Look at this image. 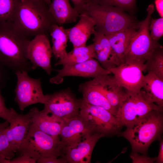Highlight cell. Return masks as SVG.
Wrapping results in <instances>:
<instances>
[{
  "label": "cell",
  "instance_id": "1",
  "mask_svg": "<svg viewBox=\"0 0 163 163\" xmlns=\"http://www.w3.org/2000/svg\"><path fill=\"white\" fill-rule=\"evenodd\" d=\"M51 3L45 0H18L12 23L28 37L48 36L56 24L50 11Z\"/></svg>",
  "mask_w": 163,
  "mask_h": 163
},
{
  "label": "cell",
  "instance_id": "2",
  "mask_svg": "<svg viewBox=\"0 0 163 163\" xmlns=\"http://www.w3.org/2000/svg\"><path fill=\"white\" fill-rule=\"evenodd\" d=\"M30 41L12 22H0V62L10 71L15 73L32 70L27 56Z\"/></svg>",
  "mask_w": 163,
  "mask_h": 163
},
{
  "label": "cell",
  "instance_id": "3",
  "mask_svg": "<svg viewBox=\"0 0 163 163\" xmlns=\"http://www.w3.org/2000/svg\"><path fill=\"white\" fill-rule=\"evenodd\" d=\"M126 129L117 135L130 143L132 152L146 154L155 141L161 140L163 129V111L154 110L125 126Z\"/></svg>",
  "mask_w": 163,
  "mask_h": 163
},
{
  "label": "cell",
  "instance_id": "4",
  "mask_svg": "<svg viewBox=\"0 0 163 163\" xmlns=\"http://www.w3.org/2000/svg\"><path fill=\"white\" fill-rule=\"evenodd\" d=\"M82 13L94 19L95 30L106 36L128 28L138 29L141 22L119 8L90 2L86 3Z\"/></svg>",
  "mask_w": 163,
  "mask_h": 163
},
{
  "label": "cell",
  "instance_id": "5",
  "mask_svg": "<svg viewBox=\"0 0 163 163\" xmlns=\"http://www.w3.org/2000/svg\"><path fill=\"white\" fill-rule=\"evenodd\" d=\"M18 152L21 155H28L37 161L43 157L65 158L59 137L52 136L41 131L31 122Z\"/></svg>",
  "mask_w": 163,
  "mask_h": 163
},
{
  "label": "cell",
  "instance_id": "6",
  "mask_svg": "<svg viewBox=\"0 0 163 163\" xmlns=\"http://www.w3.org/2000/svg\"><path fill=\"white\" fill-rule=\"evenodd\" d=\"M154 10L153 4L149 5L147 8V16L141 21L129 46L123 62L144 64L160 45L158 42L153 40L150 35L149 26Z\"/></svg>",
  "mask_w": 163,
  "mask_h": 163
},
{
  "label": "cell",
  "instance_id": "7",
  "mask_svg": "<svg viewBox=\"0 0 163 163\" xmlns=\"http://www.w3.org/2000/svg\"><path fill=\"white\" fill-rule=\"evenodd\" d=\"M79 116L87 129L104 137L117 134L121 128L115 116L104 108L92 105L82 99Z\"/></svg>",
  "mask_w": 163,
  "mask_h": 163
},
{
  "label": "cell",
  "instance_id": "8",
  "mask_svg": "<svg viewBox=\"0 0 163 163\" xmlns=\"http://www.w3.org/2000/svg\"><path fill=\"white\" fill-rule=\"evenodd\" d=\"M26 71L14 73L17 82L14 89V100L20 110L23 111L30 105L41 103L44 104L46 99L41 86V78L30 77Z\"/></svg>",
  "mask_w": 163,
  "mask_h": 163
},
{
  "label": "cell",
  "instance_id": "9",
  "mask_svg": "<svg viewBox=\"0 0 163 163\" xmlns=\"http://www.w3.org/2000/svg\"><path fill=\"white\" fill-rule=\"evenodd\" d=\"M46 95L45 110L65 120L79 116L81 100L70 88Z\"/></svg>",
  "mask_w": 163,
  "mask_h": 163
},
{
  "label": "cell",
  "instance_id": "10",
  "mask_svg": "<svg viewBox=\"0 0 163 163\" xmlns=\"http://www.w3.org/2000/svg\"><path fill=\"white\" fill-rule=\"evenodd\" d=\"M127 92L126 98L118 109L115 116L121 128L151 111L156 110L163 111V107L148 101L140 92Z\"/></svg>",
  "mask_w": 163,
  "mask_h": 163
},
{
  "label": "cell",
  "instance_id": "11",
  "mask_svg": "<svg viewBox=\"0 0 163 163\" xmlns=\"http://www.w3.org/2000/svg\"><path fill=\"white\" fill-rule=\"evenodd\" d=\"M52 54L48 35L35 36L30 41L27 53V58L31 64L32 70L41 68L50 75L53 70L51 61Z\"/></svg>",
  "mask_w": 163,
  "mask_h": 163
},
{
  "label": "cell",
  "instance_id": "12",
  "mask_svg": "<svg viewBox=\"0 0 163 163\" xmlns=\"http://www.w3.org/2000/svg\"><path fill=\"white\" fill-rule=\"evenodd\" d=\"M145 69L144 64L123 62L108 69L117 82L128 91L139 92Z\"/></svg>",
  "mask_w": 163,
  "mask_h": 163
},
{
  "label": "cell",
  "instance_id": "13",
  "mask_svg": "<svg viewBox=\"0 0 163 163\" xmlns=\"http://www.w3.org/2000/svg\"><path fill=\"white\" fill-rule=\"evenodd\" d=\"M62 66V69L56 70L57 74L50 79V83L60 84L63 81L64 78L68 76L94 78L102 75L111 73L109 70L102 67L98 61L94 58L82 62Z\"/></svg>",
  "mask_w": 163,
  "mask_h": 163
},
{
  "label": "cell",
  "instance_id": "14",
  "mask_svg": "<svg viewBox=\"0 0 163 163\" xmlns=\"http://www.w3.org/2000/svg\"><path fill=\"white\" fill-rule=\"evenodd\" d=\"M102 134L88 130L74 146L64 151L67 163H89L92 151Z\"/></svg>",
  "mask_w": 163,
  "mask_h": 163
},
{
  "label": "cell",
  "instance_id": "15",
  "mask_svg": "<svg viewBox=\"0 0 163 163\" xmlns=\"http://www.w3.org/2000/svg\"><path fill=\"white\" fill-rule=\"evenodd\" d=\"M110 74L100 75L90 82L117 111L126 98L128 93L117 82L114 76Z\"/></svg>",
  "mask_w": 163,
  "mask_h": 163
},
{
  "label": "cell",
  "instance_id": "16",
  "mask_svg": "<svg viewBox=\"0 0 163 163\" xmlns=\"http://www.w3.org/2000/svg\"><path fill=\"white\" fill-rule=\"evenodd\" d=\"M31 122L41 131L55 137H59L65 120L60 118L44 109L40 111L34 107L29 110Z\"/></svg>",
  "mask_w": 163,
  "mask_h": 163
},
{
  "label": "cell",
  "instance_id": "17",
  "mask_svg": "<svg viewBox=\"0 0 163 163\" xmlns=\"http://www.w3.org/2000/svg\"><path fill=\"white\" fill-rule=\"evenodd\" d=\"M31 123L30 111L24 114L17 112L10 125L5 129V133L9 143L15 153L26 137Z\"/></svg>",
  "mask_w": 163,
  "mask_h": 163
},
{
  "label": "cell",
  "instance_id": "18",
  "mask_svg": "<svg viewBox=\"0 0 163 163\" xmlns=\"http://www.w3.org/2000/svg\"><path fill=\"white\" fill-rule=\"evenodd\" d=\"M79 20L73 27L65 29L74 48L85 46L86 42L94 30L95 23L94 19L85 13L79 14Z\"/></svg>",
  "mask_w": 163,
  "mask_h": 163
},
{
  "label": "cell",
  "instance_id": "19",
  "mask_svg": "<svg viewBox=\"0 0 163 163\" xmlns=\"http://www.w3.org/2000/svg\"><path fill=\"white\" fill-rule=\"evenodd\" d=\"M88 130L85 123L79 115L65 120L59 136L64 153L66 149L72 147L76 144Z\"/></svg>",
  "mask_w": 163,
  "mask_h": 163
},
{
  "label": "cell",
  "instance_id": "20",
  "mask_svg": "<svg viewBox=\"0 0 163 163\" xmlns=\"http://www.w3.org/2000/svg\"><path fill=\"white\" fill-rule=\"evenodd\" d=\"M140 93L148 101L163 107V80L154 73L144 75Z\"/></svg>",
  "mask_w": 163,
  "mask_h": 163
},
{
  "label": "cell",
  "instance_id": "21",
  "mask_svg": "<svg viewBox=\"0 0 163 163\" xmlns=\"http://www.w3.org/2000/svg\"><path fill=\"white\" fill-rule=\"evenodd\" d=\"M93 34L100 44L101 50L96 54L95 58L102 67L108 70L119 65L121 63L112 49L107 36L95 30Z\"/></svg>",
  "mask_w": 163,
  "mask_h": 163
},
{
  "label": "cell",
  "instance_id": "22",
  "mask_svg": "<svg viewBox=\"0 0 163 163\" xmlns=\"http://www.w3.org/2000/svg\"><path fill=\"white\" fill-rule=\"evenodd\" d=\"M49 9L59 25L75 22L79 18V14L71 7L69 0H53Z\"/></svg>",
  "mask_w": 163,
  "mask_h": 163
},
{
  "label": "cell",
  "instance_id": "23",
  "mask_svg": "<svg viewBox=\"0 0 163 163\" xmlns=\"http://www.w3.org/2000/svg\"><path fill=\"white\" fill-rule=\"evenodd\" d=\"M78 90L82 95V99L83 101L103 107L116 116L117 110L111 105L104 96L94 87L90 81L80 85Z\"/></svg>",
  "mask_w": 163,
  "mask_h": 163
},
{
  "label": "cell",
  "instance_id": "24",
  "mask_svg": "<svg viewBox=\"0 0 163 163\" xmlns=\"http://www.w3.org/2000/svg\"><path fill=\"white\" fill-rule=\"evenodd\" d=\"M137 29L128 28L106 36L121 63L123 62L129 46Z\"/></svg>",
  "mask_w": 163,
  "mask_h": 163
},
{
  "label": "cell",
  "instance_id": "25",
  "mask_svg": "<svg viewBox=\"0 0 163 163\" xmlns=\"http://www.w3.org/2000/svg\"><path fill=\"white\" fill-rule=\"evenodd\" d=\"M50 34L53 43L52 53L55 59L59 60L64 58L67 54L66 48L69 39L65 29L56 24L52 27Z\"/></svg>",
  "mask_w": 163,
  "mask_h": 163
},
{
  "label": "cell",
  "instance_id": "26",
  "mask_svg": "<svg viewBox=\"0 0 163 163\" xmlns=\"http://www.w3.org/2000/svg\"><path fill=\"white\" fill-rule=\"evenodd\" d=\"M96 55L93 43L87 46L77 47L67 53L65 58L59 60L54 65L63 66L82 62L91 58H95Z\"/></svg>",
  "mask_w": 163,
  "mask_h": 163
},
{
  "label": "cell",
  "instance_id": "27",
  "mask_svg": "<svg viewBox=\"0 0 163 163\" xmlns=\"http://www.w3.org/2000/svg\"><path fill=\"white\" fill-rule=\"evenodd\" d=\"M144 72H152L163 80V48L160 45L145 63Z\"/></svg>",
  "mask_w": 163,
  "mask_h": 163
},
{
  "label": "cell",
  "instance_id": "28",
  "mask_svg": "<svg viewBox=\"0 0 163 163\" xmlns=\"http://www.w3.org/2000/svg\"><path fill=\"white\" fill-rule=\"evenodd\" d=\"M18 0H0V22H12Z\"/></svg>",
  "mask_w": 163,
  "mask_h": 163
},
{
  "label": "cell",
  "instance_id": "29",
  "mask_svg": "<svg viewBox=\"0 0 163 163\" xmlns=\"http://www.w3.org/2000/svg\"><path fill=\"white\" fill-rule=\"evenodd\" d=\"M136 1V0H90L88 3L115 7L131 12L135 9Z\"/></svg>",
  "mask_w": 163,
  "mask_h": 163
},
{
  "label": "cell",
  "instance_id": "30",
  "mask_svg": "<svg viewBox=\"0 0 163 163\" xmlns=\"http://www.w3.org/2000/svg\"><path fill=\"white\" fill-rule=\"evenodd\" d=\"M6 128L0 129V158L11 159L14 158L15 153L11 146L5 134Z\"/></svg>",
  "mask_w": 163,
  "mask_h": 163
},
{
  "label": "cell",
  "instance_id": "31",
  "mask_svg": "<svg viewBox=\"0 0 163 163\" xmlns=\"http://www.w3.org/2000/svg\"><path fill=\"white\" fill-rule=\"evenodd\" d=\"M149 30L151 39L154 41L158 42L163 35V18H151Z\"/></svg>",
  "mask_w": 163,
  "mask_h": 163
},
{
  "label": "cell",
  "instance_id": "32",
  "mask_svg": "<svg viewBox=\"0 0 163 163\" xmlns=\"http://www.w3.org/2000/svg\"><path fill=\"white\" fill-rule=\"evenodd\" d=\"M0 87V117L8 121L10 123L17 112L13 108H7L5 105V100L2 95Z\"/></svg>",
  "mask_w": 163,
  "mask_h": 163
},
{
  "label": "cell",
  "instance_id": "33",
  "mask_svg": "<svg viewBox=\"0 0 163 163\" xmlns=\"http://www.w3.org/2000/svg\"><path fill=\"white\" fill-rule=\"evenodd\" d=\"M130 157L133 163H152L156 159V157L152 158L145 155H140L135 152H132Z\"/></svg>",
  "mask_w": 163,
  "mask_h": 163
},
{
  "label": "cell",
  "instance_id": "34",
  "mask_svg": "<svg viewBox=\"0 0 163 163\" xmlns=\"http://www.w3.org/2000/svg\"><path fill=\"white\" fill-rule=\"evenodd\" d=\"M10 71L0 62V87L5 88L11 79Z\"/></svg>",
  "mask_w": 163,
  "mask_h": 163
},
{
  "label": "cell",
  "instance_id": "35",
  "mask_svg": "<svg viewBox=\"0 0 163 163\" xmlns=\"http://www.w3.org/2000/svg\"><path fill=\"white\" fill-rule=\"evenodd\" d=\"M38 163H66L67 160L64 157H49L42 158L37 161Z\"/></svg>",
  "mask_w": 163,
  "mask_h": 163
},
{
  "label": "cell",
  "instance_id": "36",
  "mask_svg": "<svg viewBox=\"0 0 163 163\" xmlns=\"http://www.w3.org/2000/svg\"><path fill=\"white\" fill-rule=\"evenodd\" d=\"M37 161L29 156L24 155H21L16 158L9 159V163H35Z\"/></svg>",
  "mask_w": 163,
  "mask_h": 163
},
{
  "label": "cell",
  "instance_id": "37",
  "mask_svg": "<svg viewBox=\"0 0 163 163\" xmlns=\"http://www.w3.org/2000/svg\"><path fill=\"white\" fill-rule=\"evenodd\" d=\"M74 5V8L78 12L79 15L82 14L85 7L86 3L84 0H71Z\"/></svg>",
  "mask_w": 163,
  "mask_h": 163
},
{
  "label": "cell",
  "instance_id": "38",
  "mask_svg": "<svg viewBox=\"0 0 163 163\" xmlns=\"http://www.w3.org/2000/svg\"><path fill=\"white\" fill-rule=\"evenodd\" d=\"M155 3L157 10L161 18L163 17V0H155Z\"/></svg>",
  "mask_w": 163,
  "mask_h": 163
},
{
  "label": "cell",
  "instance_id": "39",
  "mask_svg": "<svg viewBox=\"0 0 163 163\" xmlns=\"http://www.w3.org/2000/svg\"><path fill=\"white\" fill-rule=\"evenodd\" d=\"M155 162L157 163H163V140L162 139L160 141L159 153Z\"/></svg>",
  "mask_w": 163,
  "mask_h": 163
},
{
  "label": "cell",
  "instance_id": "40",
  "mask_svg": "<svg viewBox=\"0 0 163 163\" xmlns=\"http://www.w3.org/2000/svg\"><path fill=\"white\" fill-rule=\"evenodd\" d=\"M9 123L6 121L3 123H0V129L7 127L9 126Z\"/></svg>",
  "mask_w": 163,
  "mask_h": 163
},
{
  "label": "cell",
  "instance_id": "41",
  "mask_svg": "<svg viewBox=\"0 0 163 163\" xmlns=\"http://www.w3.org/2000/svg\"><path fill=\"white\" fill-rule=\"evenodd\" d=\"M85 3H88L90 0H84Z\"/></svg>",
  "mask_w": 163,
  "mask_h": 163
},
{
  "label": "cell",
  "instance_id": "42",
  "mask_svg": "<svg viewBox=\"0 0 163 163\" xmlns=\"http://www.w3.org/2000/svg\"><path fill=\"white\" fill-rule=\"evenodd\" d=\"M45 0L50 3H51V1L50 0Z\"/></svg>",
  "mask_w": 163,
  "mask_h": 163
}]
</instances>
